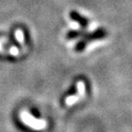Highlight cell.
Instances as JSON below:
<instances>
[{"label":"cell","mask_w":132,"mask_h":132,"mask_svg":"<svg viewBox=\"0 0 132 132\" xmlns=\"http://www.w3.org/2000/svg\"><path fill=\"white\" fill-rule=\"evenodd\" d=\"M106 31H105V29H98L96 30L93 31V32L88 33V34H85L84 35V38L81 39L80 41L77 42V44L74 47V50L76 52H82V50L86 47V45L91 42V41L94 40H97V39H101L105 38L106 36Z\"/></svg>","instance_id":"1"},{"label":"cell","mask_w":132,"mask_h":132,"mask_svg":"<svg viewBox=\"0 0 132 132\" xmlns=\"http://www.w3.org/2000/svg\"><path fill=\"white\" fill-rule=\"evenodd\" d=\"M20 117H21L22 121L24 122L26 125H28V126L30 127V128H34V129H42V128H45L46 125H47L46 121L37 119V118H35L32 115H30V114L27 111L22 112Z\"/></svg>","instance_id":"2"},{"label":"cell","mask_w":132,"mask_h":132,"mask_svg":"<svg viewBox=\"0 0 132 132\" xmlns=\"http://www.w3.org/2000/svg\"><path fill=\"white\" fill-rule=\"evenodd\" d=\"M85 82L82 81H79L77 82V93L74 95H71V96L67 97L65 100V104L67 105H71L72 104H74L76 101L82 99L85 95Z\"/></svg>","instance_id":"3"},{"label":"cell","mask_w":132,"mask_h":132,"mask_svg":"<svg viewBox=\"0 0 132 132\" xmlns=\"http://www.w3.org/2000/svg\"><path fill=\"white\" fill-rule=\"evenodd\" d=\"M70 18L72 19V20H74L75 22L78 23L84 29H85L89 24L88 19H85V16H81V15L79 14L78 12H76V11H72V12L70 13Z\"/></svg>","instance_id":"4"},{"label":"cell","mask_w":132,"mask_h":132,"mask_svg":"<svg viewBox=\"0 0 132 132\" xmlns=\"http://www.w3.org/2000/svg\"><path fill=\"white\" fill-rule=\"evenodd\" d=\"M85 34L84 29H79V30H70L67 32L66 34V38L68 39H76L78 37H82Z\"/></svg>","instance_id":"5"},{"label":"cell","mask_w":132,"mask_h":132,"mask_svg":"<svg viewBox=\"0 0 132 132\" xmlns=\"http://www.w3.org/2000/svg\"><path fill=\"white\" fill-rule=\"evenodd\" d=\"M15 36H16V40L19 43H24L25 38H24V33H23L22 30L20 29H18L15 33Z\"/></svg>","instance_id":"6"},{"label":"cell","mask_w":132,"mask_h":132,"mask_svg":"<svg viewBox=\"0 0 132 132\" xmlns=\"http://www.w3.org/2000/svg\"><path fill=\"white\" fill-rule=\"evenodd\" d=\"M8 52H9L10 54H12V55H16V54H19V48H18V46L13 45L9 48Z\"/></svg>","instance_id":"7"}]
</instances>
